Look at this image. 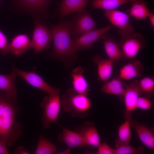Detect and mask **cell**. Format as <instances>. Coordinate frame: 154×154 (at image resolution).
I'll return each mask as SVG.
<instances>
[{
    "mask_svg": "<svg viewBox=\"0 0 154 154\" xmlns=\"http://www.w3.org/2000/svg\"><path fill=\"white\" fill-rule=\"evenodd\" d=\"M125 87L123 99L125 108L124 115L125 119H129L132 118V112L137 109L136 104L138 98L143 94L138 80L128 84L125 83Z\"/></svg>",
    "mask_w": 154,
    "mask_h": 154,
    "instance_id": "10",
    "label": "cell"
},
{
    "mask_svg": "<svg viewBox=\"0 0 154 154\" xmlns=\"http://www.w3.org/2000/svg\"><path fill=\"white\" fill-rule=\"evenodd\" d=\"M74 131L80 135L90 147L97 148L101 143L100 137L93 121L84 122L76 127Z\"/></svg>",
    "mask_w": 154,
    "mask_h": 154,
    "instance_id": "12",
    "label": "cell"
},
{
    "mask_svg": "<svg viewBox=\"0 0 154 154\" xmlns=\"http://www.w3.org/2000/svg\"><path fill=\"white\" fill-rule=\"evenodd\" d=\"M8 45L7 37L0 30V50L3 55H5L8 53Z\"/></svg>",
    "mask_w": 154,
    "mask_h": 154,
    "instance_id": "31",
    "label": "cell"
},
{
    "mask_svg": "<svg viewBox=\"0 0 154 154\" xmlns=\"http://www.w3.org/2000/svg\"><path fill=\"white\" fill-rule=\"evenodd\" d=\"M20 0L27 7L35 12H43L45 10L46 6L42 0Z\"/></svg>",
    "mask_w": 154,
    "mask_h": 154,
    "instance_id": "29",
    "label": "cell"
},
{
    "mask_svg": "<svg viewBox=\"0 0 154 154\" xmlns=\"http://www.w3.org/2000/svg\"><path fill=\"white\" fill-rule=\"evenodd\" d=\"M32 48L31 40L26 34H21L15 37L9 44L8 53L20 56L28 50Z\"/></svg>",
    "mask_w": 154,
    "mask_h": 154,
    "instance_id": "15",
    "label": "cell"
},
{
    "mask_svg": "<svg viewBox=\"0 0 154 154\" xmlns=\"http://www.w3.org/2000/svg\"><path fill=\"white\" fill-rule=\"evenodd\" d=\"M131 126L129 120L125 119V122L119 127L117 137L115 142L116 148L123 145L129 144L132 138Z\"/></svg>",
    "mask_w": 154,
    "mask_h": 154,
    "instance_id": "24",
    "label": "cell"
},
{
    "mask_svg": "<svg viewBox=\"0 0 154 154\" xmlns=\"http://www.w3.org/2000/svg\"><path fill=\"white\" fill-rule=\"evenodd\" d=\"M62 132L58 135L60 142L64 143L70 148L78 147H90L85 141L78 133L65 128L59 123Z\"/></svg>",
    "mask_w": 154,
    "mask_h": 154,
    "instance_id": "14",
    "label": "cell"
},
{
    "mask_svg": "<svg viewBox=\"0 0 154 154\" xmlns=\"http://www.w3.org/2000/svg\"><path fill=\"white\" fill-rule=\"evenodd\" d=\"M113 27L110 25L100 29H95L86 32L72 40V45L74 52L89 49L107 32Z\"/></svg>",
    "mask_w": 154,
    "mask_h": 154,
    "instance_id": "8",
    "label": "cell"
},
{
    "mask_svg": "<svg viewBox=\"0 0 154 154\" xmlns=\"http://www.w3.org/2000/svg\"><path fill=\"white\" fill-rule=\"evenodd\" d=\"M89 0H62L59 11V15L63 18L71 13L78 12L86 9Z\"/></svg>",
    "mask_w": 154,
    "mask_h": 154,
    "instance_id": "22",
    "label": "cell"
},
{
    "mask_svg": "<svg viewBox=\"0 0 154 154\" xmlns=\"http://www.w3.org/2000/svg\"><path fill=\"white\" fill-rule=\"evenodd\" d=\"M84 70L81 66L74 68L71 73L72 88L80 93L88 95L89 85L83 74Z\"/></svg>",
    "mask_w": 154,
    "mask_h": 154,
    "instance_id": "18",
    "label": "cell"
},
{
    "mask_svg": "<svg viewBox=\"0 0 154 154\" xmlns=\"http://www.w3.org/2000/svg\"><path fill=\"white\" fill-rule=\"evenodd\" d=\"M125 83L119 76H115L110 81L104 82L100 92L115 95L123 100L125 88Z\"/></svg>",
    "mask_w": 154,
    "mask_h": 154,
    "instance_id": "17",
    "label": "cell"
},
{
    "mask_svg": "<svg viewBox=\"0 0 154 154\" xmlns=\"http://www.w3.org/2000/svg\"><path fill=\"white\" fill-rule=\"evenodd\" d=\"M97 151L96 154H114V149L106 143H101L97 147Z\"/></svg>",
    "mask_w": 154,
    "mask_h": 154,
    "instance_id": "32",
    "label": "cell"
},
{
    "mask_svg": "<svg viewBox=\"0 0 154 154\" xmlns=\"http://www.w3.org/2000/svg\"><path fill=\"white\" fill-rule=\"evenodd\" d=\"M50 25L53 40L52 57L69 66L77 58L71 38L74 26L73 21L64 20L58 24Z\"/></svg>",
    "mask_w": 154,
    "mask_h": 154,
    "instance_id": "2",
    "label": "cell"
},
{
    "mask_svg": "<svg viewBox=\"0 0 154 154\" xmlns=\"http://www.w3.org/2000/svg\"><path fill=\"white\" fill-rule=\"evenodd\" d=\"M131 126L135 131L142 143L148 148L154 151V135L152 130L146 126L139 123L132 118L129 119Z\"/></svg>",
    "mask_w": 154,
    "mask_h": 154,
    "instance_id": "16",
    "label": "cell"
},
{
    "mask_svg": "<svg viewBox=\"0 0 154 154\" xmlns=\"http://www.w3.org/2000/svg\"><path fill=\"white\" fill-rule=\"evenodd\" d=\"M17 76L13 70L9 74H0V90L17 101V91L15 86Z\"/></svg>",
    "mask_w": 154,
    "mask_h": 154,
    "instance_id": "23",
    "label": "cell"
},
{
    "mask_svg": "<svg viewBox=\"0 0 154 154\" xmlns=\"http://www.w3.org/2000/svg\"><path fill=\"white\" fill-rule=\"evenodd\" d=\"M145 151L143 147H134L129 144L121 145L114 149V154H142Z\"/></svg>",
    "mask_w": 154,
    "mask_h": 154,
    "instance_id": "28",
    "label": "cell"
},
{
    "mask_svg": "<svg viewBox=\"0 0 154 154\" xmlns=\"http://www.w3.org/2000/svg\"><path fill=\"white\" fill-rule=\"evenodd\" d=\"M139 83L143 94L150 99L154 95V78L148 77L143 78L139 80Z\"/></svg>",
    "mask_w": 154,
    "mask_h": 154,
    "instance_id": "27",
    "label": "cell"
},
{
    "mask_svg": "<svg viewBox=\"0 0 154 154\" xmlns=\"http://www.w3.org/2000/svg\"><path fill=\"white\" fill-rule=\"evenodd\" d=\"M131 0H93V8L105 10L115 9L120 6L130 2Z\"/></svg>",
    "mask_w": 154,
    "mask_h": 154,
    "instance_id": "25",
    "label": "cell"
},
{
    "mask_svg": "<svg viewBox=\"0 0 154 154\" xmlns=\"http://www.w3.org/2000/svg\"><path fill=\"white\" fill-rule=\"evenodd\" d=\"M14 153L15 154H29L27 151L25 150L23 146H20L17 147L14 151Z\"/></svg>",
    "mask_w": 154,
    "mask_h": 154,
    "instance_id": "34",
    "label": "cell"
},
{
    "mask_svg": "<svg viewBox=\"0 0 154 154\" xmlns=\"http://www.w3.org/2000/svg\"><path fill=\"white\" fill-rule=\"evenodd\" d=\"M149 18L151 26L154 27V14L150 11L148 15V18Z\"/></svg>",
    "mask_w": 154,
    "mask_h": 154,
    "instance_id": "35",
    "label": "cell"
},
{
    "mask_svg": "<svg viewBox=\"0 0 154 154\" xmlns=\"http://www.w3.org/2000/svg\"><path fill=\"white\" fill-rule=\"evenodd\" d=\"M5 143L0 140V154H8L9 152L7 148Z\"/></svg>",
    "mask_w": 154,
    "mask_h": 154,
    "instance_id": "33",
    "label": "cell"
},
{
    "mask_svg": "<svg viewBox=\"0 0 154 154\" xmlns=\"http://www.w3.org/2000/svg\"><path fill=\"white\" fill-rule=\"evenodd\" d=\"M12 70L31 85L46 92L49 96L60 95V88H55L47 84L35 71H25L19 69L12 64Z\"/></svg>",
    "mask_w": 154,
    "mask_h": 154,
    "instance_id": "7",
    "label": "cell"
},
{
    "mask_svg": "<svg viewBox=\"0 0 154 154\" xmlns=\"http://www.w3.org/2000/svg\"><path fill=\"white\" fill-rule=\"evenodd\" d=\"M61 105L60 95L45 96L40 103L43 110L41 120L43 128H49L52 123L56 122Z\"/></svg>",
    "mask_w": 154,
    "mask_h": 154,
    "instance_id": "4",
    "label": "cell"
},
{
    "mask_svg": "<svg viewBox=\"0 0 154 154\" xmlns=\"http://www.w3.org/2000/svg\"><path fill=\"white\" fill-rule=\"evenodd\" d=\"M105 52L109 59L114 63L118 61L126 60V58L116 40L110 34L101 36Z\"/></svg>",
    "mask_w": 154,
    "mask_h": 154,
    "instance_id": "13",
    "label": "cell"
},
{
    "mask_svg": "<svg viewBox=\"0 0 154 154\" xmlns=\"http://www.w3.org/2000/svg\"><path fill=\"white\" fill-rule=\"evenodd\" d=\"M78 13L72 20L74 26L71 36L74 39L80 35L96 29V22L86 9Z\"/></svg>",
    "mask_w": 154,
    "mask_h": 154,
    "instance_id": "11",
    "label": "cell"
},
{
    "mask_svg": "<svg viewBox=\"0 0 154 154\" xmlns=\"http://www.w3.org/2000/svg\"><path fill=\"white\" fill-rule=\"evenodd\" d=\"M130 8L127 10V14L136 19L145 20L150 11L147 7L148 3L144 0H131Z\"/></svg>",
    "mask_w": 154,
    "mask_h": 154,
    "instance_id": "21",
    "label": "cell"
},
{
    "mask_svg": "<svg viewBox=\"0 0 154 154\" xmlns=\"http://www.w3.org/2000/svg\"><path fill=\"white\" fill-rule=\"evenodd\" d=\"M57 150L56 146L40 133L35 154H52L54 153Z\"/></svg>",
    "mask_w": 154,
    "mask_h": 154,
    "instance_id": "26",
    "label": "cell"
},
{
    "mask_svg": "<svg viewBox=\"0 0 154 154\" xmlns=\"http://www.w3.org/2000/svg\"><path fill=\"white\" fill-rule=\"evenodd\" d=\"M152 103L149 99L147 98L139 96L138 98L136 104V108L144 110L150 109L152 107Z\"/></svg>",
    "mask_w": 154,
    "mask_h": 154,
    "instance_id": "30",
    "label": "cell"
},
{
    "mask_svg": "<svg viewBox=\"0 0 154 154\" xmlns=\"http://www.w3.org/2000/svg\"><path fill=\"white\" fill-rule=\"evenodd\" d=\"M104 15L113 25L119 29L120 37H127L133 32L134 27L129 23V16L126 13L116 9L105 10Z\"/></svg>",
    "mask_w": 154,
    "mask_h": 154,
    "instance_id": "9",
    "label": "cell"
},
{
    "mask_svg": "<svg viewBox=\"0 0 154 154\" xmlns=\"http://www.w3.org/2000/svg\"><path fill=\"white\" fill-rule=\"evenodd\" d=\"M146 39L140 33H132L125 37H120L119 43L120 47L127 59L135 57L140 50L144 48Z\"/></svg>",
    "mask_w": 154,
    "mask_h": 154,
    "instance_id": "5",
    "label": "cell"
},
{
    "mask_svg": "<svg viewBox=\"0 0 154 154\" xmlns=\"http://www.w3.org/2000/svg\"><path fill=\"white\" fill-rule=\"evenodd\" d=\"M88 96L70 88L62 96L61 105L64 111L72 117L84 119L88 116L92 106Z\"/></svg>",
    "mask_w": 154,
    "mask_h": 154,
    "instance_id": "3",
    "label": "cell"
},
{
    "mask_svg": "<svg viewBox=\"0 0 154 154\" xmlns=\"http://www.w3.org/2000/svg\"><path fill=\"white\" fill-rule=\"evenodd\" d=\"M17 102L5 92H0V140L9 147L13 146L23 134L22 125L15 121L19 109Z\"/></svg>",
    "mask_w": 154,
    "mask_h": 154,
    "instance_id": "1",
    "label": "cell"
},
{
    "mask_svg": "<svg viewBox=\"0 0 154 154\" xmlns=\"http://www.w3.org/2000/svg\"><path fill=\"white\" fill-rule=\"evenodd\" d=\"M52 36L51 30L37 20L31 40L32 48L37 54L48 50L50 47Z\"/></svg>",
    "mask_w": 154,
    "mask_h": 154,
    "instance_id": "6",
    "label": "cell"
},
{
    "mask_svg": "<svg viewBox=\"0 0 154 154\" xmlns=\"http://www.w3.org/2000/svg\"><path fill=\"white\" fill-rule=\"evenodd\" d=\"M143 67V65L139 60H133L121 68L119 76L122 80H130L136 77H141Z\"/></svg>",
    "mask_w": 154,
    "mask_h": 154,
    "instance_id": "19",
    "label": "cell"
},
{
    "mask_svg": "<svg viewBox=\"0 0 154 154\" xmlns=\"http://www.w3.org/2000/svg\"><path fill=\"white\" fill-rule=\"evenodd\" d=\"M93 60L97 65L99 79L104 82L109 80L112 73L114 63L110 59H104L99 55L94 56Z\"/></svg>",
    "mask_w": 154,
    "mask_h": 154,
    "instance_id": "20",
    "label": "cell"
}]
</instances>
